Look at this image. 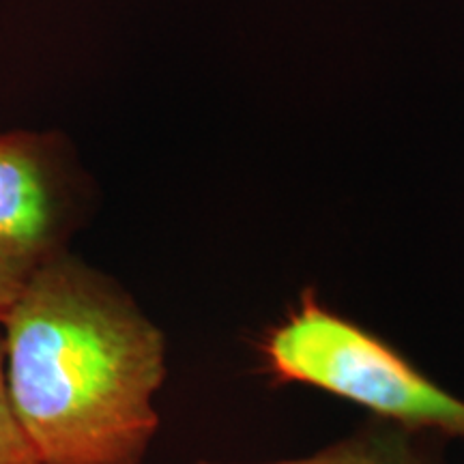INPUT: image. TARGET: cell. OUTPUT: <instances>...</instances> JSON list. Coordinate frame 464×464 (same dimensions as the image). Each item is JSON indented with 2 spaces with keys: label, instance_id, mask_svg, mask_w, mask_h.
<instances>
[{
  "label": "cell",
  "instance_id": "obj_5",
  "mask_svg": "<svg viewBox=\"0 0 464 464\" xmlns=\"http://www.w3.org/2000/svg\"><path fill=\"white\" fill-rule=\"evenodd\" d=\"M5 334L0 327V464H39L24 428L17 421L9 398L7 368H5Z\"/></svg>",
  "mask_w": 464,
  "mask_h": 464
},
{
  "label": "cell",
  "instance_id": "obj_4",
  "mask_svg": "<svg viewBox=\"0 0 464 464\" xmlns=\"http://www.w3.org/2000/svg\"><path fill=\"white\" fill-rule=\"evenodd\" d=\"M421 432L406 430L396 423L382 421L329 445L327 450L305 458L258 464H434L430 451L420 440ZM191 464H228L198 460Z\"/></svg>",
  "mask_w": 464,
  "mask_h": 464
},
{
  "label": "cell",
  "instance_id": "obj_6",
  "mask_svg": "<svg viewBox=\"0 0 464 464\" xmlns=\"http://www.w3.org/2000/svg\"><path fill=\"white\" fill-rule=\"evenodd\" d=\"M24 271L15 269L7 263H0V321H3L5 314L9 312L11 304H14L17 290H20L22 282L26 280Z\"/></svg>",
  "mask_w": 464,
  "mask_h": 464
},
{
  "label": "cell",
  "instance_id": "obj_3",
  "mask_svg": "<svg viewBox=\"0 0 464 464\" xmlns=\"http://www.w3.org/2000/svg\"><path fill=\"white\" fill-rule=\"evenodd\" d=\"M84 213V179L63 138L37 131L0 136V263L31 274L67 252Z\"/></svg>",
  "mask_w": 464,
  "mask_h": 464
},
{
  "label": "cell",
  "instance_id": "obj_2",
  "mask_svg": "<svg viewBox=\"0 0 464 464\" xmlns=\"http://www.w3.org/2000/svg\"><path fill=\"white\" fill-rule=\"evenodd\" d=\"M260 353L276 385L316 387L406 430L464 437V400L379 335L323 305L312 288L265 334Z\"/></svg>",
  "mask_w": 464,
  "mask_h": 464
},
{
  "label": "cell",
  "instance_id": "obj_1",
  "mask_svg": "<svg viewBox=\"0 0 464 464\" xmlns=\"http://www.w3.org/2000/svg\"><path fill=\"white\" fill-rule=\"evenodd\" d=\"M15 417L39 464H142L168 374L161 329L67 252L34 266L0 321Z\"/></svg>",
  "mask_w": 464,
  "mask_h": 464
}]
</instances>
